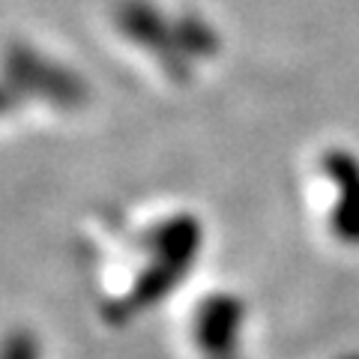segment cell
Masks as SVG:
<instances>
[{
  "mask_svg": "<svg viewBox=\"0 0 359 359\" xmlns=\"http://www.w3.org/2000/svg\"><path fill=\"white\" fill-rule=\"evenodd\" d=\"M327 174L341 192L335 210V231L344 243H359V165L347 153L327 156Z\"/></svg>",
  "mask_w": 359,
  "mask_h": 359,
  "instance_id": "6da1fadb",
  "label": "cell"
},
{
  "mask_svg": "<svg viewBox=\"0 0 359 359\" xmlns=\"http://www.w3.org/2000/svg\"><path fill=\"white\" fill-rule=\"evenodd\" d=\"M0 359H39L36 341L30 339V332H9V339L0 344Z\"/></svg>",
  "mask_w": 359,
  "mask_h": 359,
  "instance_id": "7a4b0ae2",
  "label": "cell"
}]
</instances>
